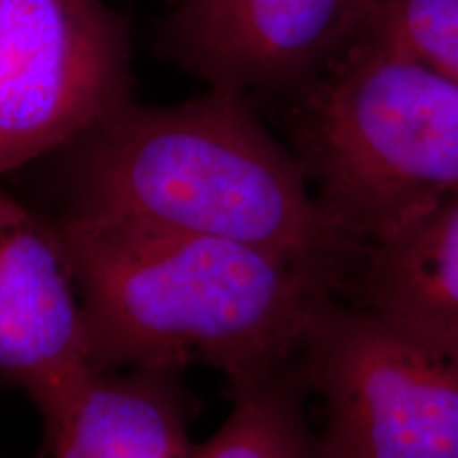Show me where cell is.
Returning <instances> with one entry per match:
<instances>
[{
  "label": "cell",
  "instance_id": "7a4b0ae2",
  "mask_svg": "<svg viewBox=\"0 0 458 458\" xmlns=\"http://www.w3.org/2000/svg\"><path fill=\"white\" fill-rule=\"evenodd\" d=\"M60 153V215L257 246L325 274L342 295L363 250L236 89L206 88L168 106L128 100Z\"/></svg>",
  "mask_w": 458,
  "mask_h": 458
},
{
  "label": "cell",
  "instance_id": "52a82bcc",
  "mask_svg": "<svg viewBox=\"0 0 458 458\" xmlns=\"http://www.w3.org/2000/svg\"><path fill=\"white\" fill-rule=\"evenodd\" d=\"M91 374L88 320L55 219L0 193V380L41 416Z\"/></svg>",
  "mask_w": 458,
  "mask_h": 458
},
{
  "label": "cell",
  "instance_id": "5b68a950",
  "mask_svg": "<svg viewBox=\"0 0 458 458\" xmlns=\"http://www.w3.org/2000/svg\"><path fill=\"white\" fill-rule=\"evenodd\" d=\"M123 21L102 0H0V176L131 100Z\"/></svg>",
  "mask_w": 458,
  "mask_h": 458
},
{
  "label": "cell",
  "instance_id": "3957f363",
  "mask_svg": "<svg viewBox=\"0 0 458 458\" xmlns=\"http://www.w3.org/2000/svg\"><path fill=\"white\" fill-rule=\"evenodd\" d=\"M291 102V151L360 249L458 193V83L399 45L365 32Z\"/></svg>",
  "mask_w": 458,
  "mask_h": 458
},
{
  "label": "cell",
  "instance_id": "8992f818",
  "mask_svg": "<svg viewBox=\"0 0 458 458\" xmlns=\"http://www.w3.org/2000/svg\"><path fill=\"white\" fill-rule=\"evenodd\" d=\"M374 0H182L164 45L206 88L286 94L368 32Z\"/></svg>",
  "mask_w": 458,
  "mask_h": 458
},
{
  "label": "cell",
  "instance_id": "8fae6325",
  "mask_svg": "<svg viewBox=\"0 0 458 458\" xmlns=\"http://www.w3.org/2000/svg\"><path fill=\"white\" fill-rule=\"evenodd\" d=\"M368 32L458 83V0H374Z\"/></svg>",
  "mask_w": 458,
  "mask_h": 458
},
{
  "label": "cell",
  "instance_id": "9c48e42d",
  "mask_svg": "<svg viewBox=\"0 0 458 458\" xmlns=\"http://www.w3.org/2000/svg\"><path fill=\"white\" fill-rule=\"evenodd\" d=\"M342 297L458 331V193L388 242L365 246Z\"/></svg>",
  "mask_w": 458,
  "mask_h": 458
},
{
  "label": "cell",
  "instance_id": "30bf717a",
  "mask_svg": "<svg viewBox=\"0 0 458 458\" xmlns=\"http://www.w3.org/2000/svg\"><path fill=\"white\" fill-rule=\"evenodd\" d=\"M303 394L295 365L236 388L223 425L185 458H325Z\"/></svg>",
  "mask_w": 458,
  "mask_h": 458
},
{
  "label": "cell",
  "instance_id": "6da1fadb",
  "mask_svg": "<svg viewBox=\"0 0 458 458\" xmlns=\"http://www.w3.org/2000/svg\"><path fill=\"white\" fill-rule=\"evenodd\" d=\"M96 371L208 365L232 391L293 368L340 284L272 250L139 223L54 216Z\"/></svg>",
  "mask_w": 458,
  "mask_h": 458
},
{
  "label": "cell",
  "instance_id": "277c9868",
  "mask_svg": "<svg viewBox=\"0 0 458 458\" xmlns=\"http://www.w3.org/2000/svg\"><path fill=\"white\" fill-rule=\"evenodd\" d=\"M325 458H458V331L335 297L295 363Z\"/></svg>",
  "mask_w": 458,
  "mask_h": 458
},
{
  "label": "cell",
  "instance_id": "ba28073f",
  "mask_svg": "<svg viewBox=\"0 0 458 458\" xmlns=\"http://www.w3.org/2000/svg\"><path fill=\"white\" fill-rule=\"evenodd\" d=\"M191 399L176 371H96L41 414L37 458H185Z\"/></svg>",
  "mask_w": 458,
  "mask_h": 458
}]
</instances>
